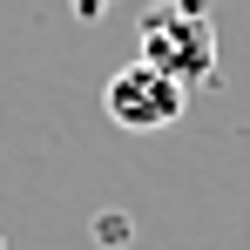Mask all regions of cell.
Wrapping results in <instances>:
<instances>
[{"label": "cell", "instance_id": "1", "mask_svg": "<svg viewBox=\"0 0 250 250\" xmlns=\"http://www.w3.org/2000/svg\"><path fill=\"white\" fill-rule=\"evenodd\" d=\"M142 68H156L169 82L196 88L216 75V27H209V14L196 0H176V7H156L149 21H142V54H135Z\"/></svg>", "mask_w": 250, "mask_h": 250}, {"label": "cell", "instance_id": "2", "mask_svg": "<svg viewBox=\"0 0 250 250\" xmlns=\"http://www.w3.org/2000/svg\"><path fill=\"white\" fill-rule=\"evenodd\" d=\"M183 108H189V88L156 75V68H142V61L108 75V122L128 128V135H156V128L183 122Z\"/></svg>", "mask_w": 250, "mask_h": 250}, {"label": "cell", "instance_id": "3", "mask_svg": "<svg viewBox=\"0 0 250 250\" xmlns=\"http://www.w3.org/2000/svg\"><path fill=\"white\" fill-rule=\"evenodd\" d=\"M102 7H108V0H75V14H82V21H95Z\"/></svg>", "mask_w": 250, "mask_h": 250}, {"label": "cell", "instance_id": "4", "mask_svg": "<svg viewBox=\"0 0 250 250\" xmlns=\"http://www.w3.org/2000/svg\"><path fill=\"white\" fill-rule=\"evenodd\" d=\"M163 7H176V0H163Z\"/></svg>", "mask_w": 250, "mask_h": 250}]
</instances>
